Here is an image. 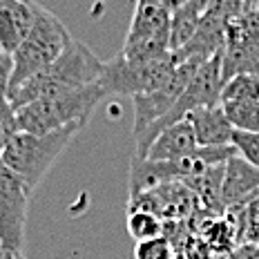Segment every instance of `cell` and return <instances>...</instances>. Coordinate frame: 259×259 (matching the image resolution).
Instances as JSON below:
<instances>
[{"mask_svg":"<svg viewBox=\"0 0 259 259\" xmlns=\"http://www.w3.org/2000/svg\"><path fill=\"white\" fill-rule=\"evenodd\" d=\"M186 121L192 125L194 139L199 148H214V145H233L235 127L230 125L226 112L221 105L197 107L186 116Z\"/></svg>","mask_w":259,"mask_h":259,"instance_id":"cell-9","label":"cell"},{"mask_svg":"<svg viewBox=\"0 0 259 259\" xmlns=\"http://www.w3.org/2000/svg\"><path fill=\"white\" fill-rule=\"evenodd\" d=\"M224 165H212V168L203 170L201 175L197 177H190L186 179L188 188L192 190V194L197 197L199 206L203 210L212 214H224L226 212V206H224Z\"/></svg>","mask_w":259,"mask_h":259,"instance_id":"cell-11","label":"cell"},{"mask_svg":"<svg viewBox=\"0 0 259 259\" xmlns=\"http://www.w3.org/2000/svg\"><path fill=\"white\" fill-rule=\"evenodd\" d=\"M188 0H161V5L165 7V12H170V16L175 14V12H179V9L186 5Z\"/></svg>","mask_w":259,"mask_h":259,"instance_id":"cell-23","label":"cell"},{"mask_svg":"<svg viewBox=\"0 0 259 259\" xmlns=\"http://www.w3.org/2000/svg\"><path fill=\"white\" fill-rule=\"evenodd\" d=\"M170 18L172 16H170V12H165L163 5L137 3V9H134L125 42L152 38V36H161V34H170Z\"/></svg>","mask_w":259,"mask_h":259,"instance_id":"cell-12","label":"cell"},{"mask_svg":"<svg viewBox=\"0 0 259 259\" xmlns=\"http://www.w3.org/2000/svg\"><path fill=\"white\" fill-rule=\"evenodd\" d=\"M31 192L34 188L0 161V246L5 252H23Z\"/></svg>","mask_w":259,"mask_h":259,"instance_id":"cell-6","label":"cell"},{"mask_svg":"<svg viewBox=\"0 0 259 259\" xmlns=\"http://www.w3.org/2000/svg\"><path fill=\"white\" fill-rule=\"evenodd\" d=\"M5 88V83H3V80H0V90H3Z\"/></svg>","mask_w":259,"mask_h":259,"instance_id":"cell-26","label":"cell"},{"mask_svg":"<svg viewBox=\"0 0 259 259\" xmlns=\"http://www.w3.org/2000/svg\"><path fill=\"white\" fill-rule=\"evenodd\" d=\"M23 31H20L18 23H16L14 14L9 9L0 7V52L14 54L18 50V45L23 42Z\"/></svg>","mask_w":259,"mask_h":259,"instance_id":"cell-18","label":"cell"},{"mask_svg":"<svg viewBox=\"0 0 259 259\" xmlns=\"http://www.w3.org/2000/svg\"><path fill=\"white\" fill-rule=\"evenodd\" d=\"M105 90L101 83L88 85L74 92H65L58 96H47L38 99L34 103H27L16 110V121H18V132L29 134H47L54 130H61L74 123H88L94 107L105 99Z\"/></svg>","mask_w":259,"mask_h":259,"instance_id":"cell-2","label":"cell"},{"mask_svg":"<svg viewBox=\"0 0 259 259\" xmlns=\"http://www.w3.org/2000/svg\"><path fill=\"white\" fill-rule=\"evenodd\" d=\"M203 12H199L192 3H186L179 12L172 14L170 18V52H179L188 45L194 34H197L199 25H201Z\"/></svg>","mask_w":259,"mask_h":259,"instance_id":"cell-13","label":"cell"},{"mask_svg":"<svg viewBox=\"0 0 259 259\" xmlns=\"http://www.w3.org/2000/svg\"><path fill=\"white\" fill-rule=\"evenodd\" d=\"M103 65L105 63L88 45L72 38L56 61L47 65L42 72L27 78L23 85L7 92V99L18 110V107L34 103L38 99H47V96H58V94H65V92L88 88V85L96 83L101 78Z\"/></svg>","mask_w":259,"mask_h":259,"instance_id":"cell-1","label":"cell"},{"mask_svg":"<svg viewBox=\"0 0 259 259\" xmlns=\"http://www.w3.org/2000/svg\"><path fill=\"white\" fill-rule=\"evenodd\" d=\"M18 134V121H16V107L7 99L5 88L0 90V154L7 148V143Z\"/></svg>","mask_w":259,"mask_h":259,"instance_id":"cell-19","label":"cell"},{"mask_svg":"<svg viewBox=\"0 0 259 259\" xmlns=\"http://www.w3.org/2000/svg\"><path fill=\"white\" fill-rule=\"evenodd\" d=\"M69 40H72V34L63 25V20L54 16L50 9L40 7L31 29L27 31L18 50L12 54V74H9L5 92H12L34 74L42 72L47 65H52L69 45Z\"/></svg>","mask_w":259,"mask_h":259,"instance_id":"cell-3","label":"cell"},{"mask_svg":"<svg viewBox=\"0 0 259 259\" xmlns=\"http://www.w3.org/2000/svg\"><path fill=\"white\" fill-rule=\"evenodd\" d=\"M233 145L241 159L259 168V132H235Z\"/></svg>","mask_w":259,"mask_h":259,"instance_id":"cell-21","label":"cell"},{"mask_svg":"<svg viewBox=\"0 0 259 259\" xmlns=\"http://www.w3.org/2000/svg\"><path fill=\"white\" fill-rule=\"evenodd\" d=\"M224 259H259V248L252 244H239L228 252Z\"/></svg>","mask_w":259,"mask_h":259,"instance_id":"cell-22","label":"cell"},{"mask_svg":"<svg viewBox=\"0 0 259 259\" xmlns=\"http://www.w3.org/2000/svg\"><path fill=\"white\" fill-rule=\"evenodd\" d=\"M134 259H175V246L165 237H154L148 241H137Z\"/></svg>","mask_w":259,"mask_h":259,"instance_id":"cell-20","label":"cell"},{"mask_svg":"<svg viewBox=\"0 0 259 259\" xmlns=\"http://www.w3.org/2000/svg\"><path fill=\"white\" fill-rule=\"evenodd\" d=\"M5 257V250H3V246H0V259H3Z\"/></svg>","mask_w":259,"mask_h":259,"instance_id":"cell-25","label":"cell"},{"mask_svg":"<svg viewBox=\"0 0 259 259\" xmlns=\"http://www.w3.org/2000/svg\"><path fill=\"white\" fill-rule=\"evenodd\" d=\"M203 61L201 58H186L179 61V65L175 67L170 80L163 85L161 90L150 92V94H139L132 96L134 103V137L139 132H143L145 127H150L152 123H156L161 116H165L172 110V105L179 101V96L183 94V90L188 88V83L192 80V76L197 74L199 65Z\"/></svg>","mask_w":259,"mask_h":259,"instance_id":"cell-7","label":"cell"},{"mask_svg":"<svg viewBox=\"0 0 259 259\" xmlns=\"http://www.w3.org/2000/svg\"><path fill=\"white\" fill-rule=\"evenodd\" d=\"M127 233L134 241H148L163 237V219L148 210H127Z\"/></svg>","mask_w":259,"mask_h":259,"instance_id":"cell-17","label":"cell"},{"mask_svg":"<svg viewBox=\"0 0 259 259\" xmlns=\"http://www.w3.org/2000/svg\"><path fill=\"white\" fill-rule=\"evenodd\" d=\"M197 139H194L192 125L181 118V121L172 123L159 132V137L150 145L145 159L150 161H175V159H183V156H190L197 150Z\"/></svg>","mask_w":259,"mask_h":259,"instance_id":"cell-10","label":"cell"},{"mask_svg":"<svg viewBox=\"0 0 259 259\" xmlns=\"http://www.w3.org/2000/svg\"><path fill=\"white\" fill-rule=\"evenodd\" d=\"M219 105L235 132H259V101H230Z\"/></svg>","mask_w":259,"mask_h":259,"instance_id":"cell-15","label":"cell"},{"mask_svg":"<svg viewBox=\"0 0 259 259\" xmlns=\"http://www.w3.org/2000/svg\"><path fill=\"white\" fill-rule=\"evenodd\" d=\"M3 259H27L23 252H5V257Z\"/></svg>","mask_w":259,"mask_h":259,"instance_id":"cell-24","label":"cell"},{"mask_svg":"<svg viewBox=\"0 0 259 259\" xmlns=\"http://www.w3.org/2000/svg\"><path fill=\"white\" fill-rule=\"evenodd\" d=\"M226 214L235 221L237 241L239 244H252L259 248V194L252 197L246 206L228 208Z\"/></svg>","mask_w":259,"mask_h":259,"instance_id":"cell-14","label":"cell"},{"mask_svg":"<svg viewBox=\"0 0 259 259\" xmlns=\"http://www.w3.org/2000/svg\"><path fill=\"white\" fill-rule=\"evenodd\" d=\"M230 101H259V76L257 74H235L224 83L221 88L219 103H230Z\"/></svg>","mask_w":259,"mask_h":259,"instance_id":"cell-16","label":"cell"},{"mask_svg":"<svg viewBox=\"0 0 259 259\" xmlns=\"http://www.w3.org/2000/svg\"><path fill=\"white\" fill-rule=\"evenodd\" d=\"M259 194V168L250 165L239 154L230 156L224 165V206H246Z\"/></svg>","mask_w":259,"mask_h":259,"instance_id":"cell-8","label":"cell"},{"mask_svg":"<svg viewBox=\"0 0 259 259\" xmlns=\"http://www.w3.org/2000/svg\"><path fill=\"white\" fill-rule=\"evenodd\" d=\"M83 127V123H74V125L54 130L47 134L18 132L3 150L0 161L31 188H36L42 181V177L50 172L54 161L63 154V150L74 141V137Z\"/></svg>","mask_w":259,"mask_h":259,"instance_id":"cell-4","label":"cell"},{"mask_svg":"<svg viewBox=\"0 0 259 259\" xmlns=\"http://www.w3.org/2000/svg\"><path fill=\"white\" fill-rule=\"evenodd\" d=\"M179 65L177 54L168 52L165 56L154 58L148 63H127L121 54H116L112 61L103 65L99 83L105 94H123V96H139L161 90L170 80L175 67Z\"/></svg>","mask_w":259,"mask_h":259,"instance_id":"cell-5","label":"cell"}]
</instances>
